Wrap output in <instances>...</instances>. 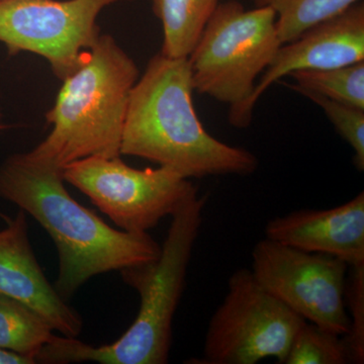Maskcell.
Returning a JSON list of instances; mask_svg holds the SVG:
<instances>
[{
	"instance_id": "13",
	"label": "cell",
	"mask_w": 364,
	"mask_h": 364,
	"mask_svg": "<svg viewBox=\"0 0 364 364\" xmlns=\"http://www.w3.org/2000/svg\"><path fill=\"white\" fill-rule=\"evenodd\" d=\"M221 0H152L163 28L161 54L188 58Z\"/></svg>"
},
{
	"instance_id": "20",
	"label": "cell",
	"mask_w": 364,
	"mask_h": 364,
	"mask_svg": "<svg viewBox=\"0 0 364 364\" xmlns=\"http://www.w3.org/2000/svg\"><path fill=\"white\" fill-rule=\"evenodd\" d=\"M32 358L0 348V364H33Z\"/></svg>"
},
{
	"instance_id": "10",
	"label": "cell",
	"mask_w": 364,
	"mask_h": 364,
	"mask_svg": "<svg viewBox=\"0 0 364 364\" xmlns=\"http://www.w3.org/2000/svg\"><path fill=\"white\" fill-rule=\"evenodd\" d=\"M360 61H364L363 0L280 46L244 107L238 128H247L258 100L280 79L296 71L325 70Z\"/></svg>"
},
{
	"instance_id": "6",
	"label": "cell",
	"mask_w": 364,
	"mask_h": 364,
	"mask_svg": "<svg viewBox=\"0 0 364 364\" xmlns=\"http://www.w3.org/2000/svg\"><path fill=\"white\" fill-rule=\"evenodd\" d=\"M306 321L268 293L251 269L231 275L228 291L208 323L203 356L196 363L284 364L294 335Z\"/></svg>"
},
{
	"instance_id": "21",
	"label": "cell",
	"mask_w": 364,
	"mask_h": 364,
	"mask_svg": "<svg viewBox=\"0 0 364 364\" xmlns=\"http://www.w3.org/2000/svg\"><path fill=\"white\" fill-rule=\"evenodd\" d=\"M0 218H1V219L6 220V222L9 221V218L6 217V215H4V213L1 212V210H0Z\"/></svg>"
},
{
	"instance_id": "3",
	"label": "cell",
	"mask_w": 364,
	"mask_h": 364,
	"mask_svg": "<svg viewBox=\"0 0 364 364\" xmlns=\"http://www.w3.org/2000/svg\"><path fill=\"white\" fill-rule=\"evenodd\" d=\"M207 200V196H200L196 191L172 214L168 233L157 259L122 270L124 282L140 296V309L121 338L112 344L93 347L76 338L53 335L36 354V363H168L173 318L183 293Z\"/></svg>"
},
{
	"instance_id": "12",
	"label": "cell",
	"mask_w": 364,
	"mask_h": 364,
	"mask_svg": "<svg viewBox=\"0 0 364 364\" xmlns=\"http://www.w3.org/2000/svg\"><path fill=\"white\" fill-rule=\"evenodd\" d=\"M265 238L322 253L348 267L364 264V193L328 210H301L268 222Z\"/></svg>"
},
{
	"instance_id": "11",
	"label": "cell",
	"mask_w": 364,
	"mask_h": 364,
	"mask_svg": "<svg viewBox=\"0 0 364 364\" xmlns=\"http://www.w3.org/2000/svg\"><path fill=\"white\" fill-rule=\"evenodd\" d=\"M0 294L32 309L63 336L76 338L82 330V318L48 282L36 259L21 208L0 231Z\"/></svg>"
},
{
	"instance_id": "8",
	"label": "cell",
	"mask_w": 364,
	"mask_h": 364,
	"mask_svg": "<svg viewBox=\"0 0 364 364\" xmlns=\"http://www.w3.org/2000/svg\"><path fill=\"white\" fill-rule=\"evenodd\" d=\"M134 0H0V43L9 56L33 53L63 80L75 71L100 35L105 9Z\"/></svg>"
},
{
	"instance_id": "22",
	"label": "cell",
	"mask_w": 364,
	"mask_h": 364,
	"mask_svg": "<svg viewBox=\"0 0 364 364\" xmlns=\"http://www.w3.org/2000/svg\"><path fill=\"white\" fill-rule=\"evenodd\" d=\"M1 128H2L1 124H0V129H1Z\"/></svg>"
},
{
	"instance_id": "9",
	"label": "cell",
	"mask_w": 364,
	"mask_h": 364,
	"mask_svg": "<svg viewBox=\"0 0 364 364\" xmlns=\"http://www.w3.org/2000/svg\"><path fill=\"white\" fill-rule=\"evenodd\" d=\"M348 265L322 253L308 252L263 239L254 246V277L268 293L306 322L345 336Z\"/></svg>"
},
{
	"instance_id": "7",
	"label": "cell",
	"mask_w": 364,
	"mask_h": 364,
	"mask_svg": "<svg viewBox=\"0 0 364 364\" xmlns=\"http://www.w3.org/2000/svg\"><path fill=\"white\" fill-rule=\"evenodd\" d=\"M79 189L123 231L142 233L188 200L198 188L174 170L136 169L119 157H88L63 168Z\"/></svg>"
},
{
	"instance_id": "4",
	"label": "cell",
	"mask_w": 364,
	"mask_h": 364,
	"mask_svg": "<svg viewBox=\"0 0 364 364\" xmlns=\"http://www.w3.org/2000/svg\"><path fill=\"white\" fill-rule=\"evenodd\" d=\"M139 78L135 61L111 35H100L75 71L62 80L47 112L52 131L28 155L63 169L88 157L121 156L124 117Z\"/></svg>"
},
{
	"instance_id": "19",
	"label": "cell",
	"mask_w": 364,
	"mask_h": 364,
	"mask_svg": "<svg viewBox=\"0 0 364 364\" xmlns=\"http://www.w3.org/2000/svg\"><path fill=\"white\" fill-rule=\"evenodd\" d=\"M349 331L344 336L351 363H364V264L349 267L345 287Z\"/></svg>"
},
{
	"instance_id": "17",
	"label": "cell",
	"mask_w": 364,
	"mask_h": 364,
	"mask_svg": "<svg viewBox=\"0 0 364 364\" xmlns=\"http://www.w3.org/2000/svg\"><path fill=\"white\" fill-rule=\"evenodd\" d=\"M350 351L344 336L306 322L294 335L284 364H346Z\"/></svg>"
},
{
	"instance_id": "18",
	"label": "cell",
	"mask_w": 364,
	"mask_h": 364,
	"mask_svg": "<svg viewBox=\"0 0 364 364\" xmlns=\"http://www.w3.org/2000/svg\"><path fill=\"white\" fill-rule=\"evenodd\" d=\"M324 111L337 133L354 151L353 162L358 171L364 170V109L343 104L309 91H299Z\"/></svg>"
},
{
	"instance_id": "1",
	"label": "cell",
	"mask_w": 364,
	"mask_h": 364,
	"mask_svg": "<svg viewBox=\"0 0 364 364\" xmlns=\"http://www.w3.org/2000/svg\"><path fill=\"white\" fill-rule=\"evenodd\" d=\"M63 169L38 161L28 153L0 165V198L32 215L52 237L59 255L55 289L70 298L102 273L157 259L161 246L148 232L117 231L76 202L64 186Z\"/></svg>"
},
{
	"instance_id": "15",
	"label": "cell",
	"mask_w": 364,
	"mask_h": 364,
	"mask_svg": "<svg viewBox=\"0 0 364 364\" xmlns=\"http://www.w3.org/2000/svg\"><path fill=\"white\" fill-rule=\"evenodd\" d=\"M294 91H309L364 109V61L325 70H301L289 74Z\"/></svg>"
},
{
	"instance_id": "14",
	"label": "cell",
	"mask_w": 364,
	"mask_h": 364,
	"mask_svg": "<svg viewBox=\"0 0 364 364\" xmlns=\"http://www.w3.org/2000/svg\"><path fill=\"white\" fill-rule=\"evenodd\" d=\"M51 326L28 308L0 294V348L32 358L53 336Z\"/></svg>"
},
{
	"instance_id": "5",
	"label": "cell",
	"mask_w": 364,
	"mask_h": 364,
	"mask_svg": "<svg viewBox=\"0 0 364 364\" xmlns=\"http://www.w3.org/2000/svg\"><path fill=\"white\" fill-rule=\"evenodd\" d=\"M282 45L272 9L220 2L188 58L193 88L229 105L230 124L238 128L256 79Z\"/></svg>"
},
{
	"instance_id": "2",
	"label": "cell",
	"mask_w": 364,
	"mask_h": 364,
	"mask_svg": "<svg viewBox=\"0 0 364 364\" xmlns=\"http://www.w3.org/2000/svg\"><path fill=\"white\" fill-rule=\"evenodd\" d=\"M188 58H151L129 98L121 155L143 158L186 178L247 176L258 168L250 151L208 133L193 105Z\"/></svg>"
},
{
	"instance_id": "16",
	"label": "cell",
	"mask_w": 364,
	"mask_h": 364,
	"mask_svg": "<svg viewBox=\"0 0 364 364\" xmlns=\"http://www.w3.org/2000/svg\"><path fill=\"white\" fill-rule=\"evenodd\" d=\"M360 0H254L277 14V33L282 44L291 42L321 21L341 14Z\"/></svg>"
}]
</instances>
